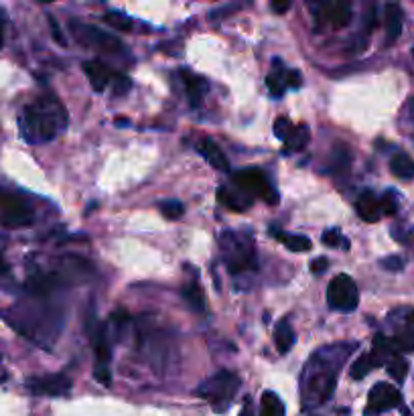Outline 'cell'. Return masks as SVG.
Masks as SVG:
<instances>
[{
	"label": "cell",
	"mask_w": 414,
	"mask_h": 416,
	"mask_svg": "<svg viewBox=\"0 0 414 416\" xmlns=\"http://www.w3.org/2000/svg\"><path fill=\"white\" fill-rule=\"evenodd\" d=\"M354 349H357V343H331L311 356L301 376L303 408L313 410L333 396L339 372Z\"/></svg>",
	"instance_id": "6da1fadb"
},
{
	"label": "cell",
	"mask_w": 414,
	"mask_h": 416,
	"mask_svg": "<svg viewBox=\"0 0 414 416\" xmlns=\"http://www.w3.org/2000/svg\"><path fill=\"white\" fill-rule=\"evenodd\" d=\"M67 126V114L61 102L53 96H41L29 104L20 114L22 139L43 144L53 140Z\"/></svg>",
	"instance_id": "7a4b0ae2"
},
{
	"label": "cell",
	"mask_w": 414,
	"mask_h": 416,
	"mask_svg": "<svg viewBox=\"0 0 414 416\" xmlns=\"http://www.w3.org/2000/svg\"><path fill=\"white\" fill-rule=\"evenodd\" d=\"M219 242H221V252H223L226 266L234 277L256 270V248H254V242L250 240L248 234H237L232 230H226L221 234Z\"/></svg>",
	"instance_id": "3957f363"
},
{
	"label": "cell",
	"mask_w": 414,
	"mask_h": 416,
	"mask_svg": "<svg viewBox=\"0 0 414 416\" xmlns=\"http://www.w3.org/2000/svg\"><path fill=\"white\" fill-rule=\"evenodd\" d=\"M237 388H240V377L228 370H221L199 384L198 396L214 404L217 412H221V410H228V406L232 404Z\"/></svg>",
	"instance_id": "277c9868"
},
{
	"label": "cell",
	"mask_w": 414,
	"mask_h": 416,
	"mask_svg": "<svg viewBox=\"0 0 414 416\" xmlns=\"http://www.w3.org/2000/svg\"><path fill=\"white\" fill-rule=\"evenodd\" d=\"M232 181H234V185H236L240 191H244L246 195H250L252 199H264L268 205H276V203H278V193H276V189L270 185L266 173L260 171V169H254V167H250V169H240V171H236V173L232 175Z\"/></svg>",
	"instance_id": "5b68a950"
},
{
	"label": "cell",
	"mask_w": 414,
	"mask_h": 416,
	"mask_svg": "<svg viewBox=\"0 0 414 416\" xmlns=\"http://www.w3.org/2000/svg\"><path fill=\"white\" fill-rule=\"evenodd\" d=\"M327 305L339 311V313H352L357 309L359 305V293H357V286L352 280V277L347 275H339L336 277L329 286H327Z\"/></svg>",
	"instance_id": "8992f818"
},
{
	"label": "cell",
	"mask_w": 414,
	"mask_h": 416,
	"mask_svg": "<svg viewBox=\"0 0 414 416\" xmlns=\"http://www.w3.org/2000/svg\"><path fill=\"white\" fill-rule=\"evenodd\" d=\"M69 29L74 33V37L83 47H92V49H99V51H122V41L110 33L99 31L98 27L85 25V22H69Z\"/></svg>",
	"instance_id": "52a82bcc"
},
{
	"label": "cell",
	"mask_w": 414,
	"mask_h": 416,
	"mask_svg": "<svg viewBox=\"0 0 414 416\" xmlns=\"http://www.w3.org/2000/svg\"><path fill=\"white\" fill-rule=\"evenodd\" d=\"M390 319H394V337L392 339V345H394L396 354H408L414 352V309L410 307H404V309H398L394 311Z\"/></svg>",
	"instance_id": "ba28073f"
},
{
	"label": "cell",
	"mask_w": 414,
	"mask_h": 416,
	"mask_svg": "<svg viewBox=\"0 0 414 416\" xmlns=\"http://www.w3.org/2000/svg\"><path fill=\"white\" fill-rule=\"evenodd\" d=\"M0 214H2V223L8 228H22L33 223V212L31 207L17 195L6 193L0 189Z\"/></svg>",
	"instance_id": "9c48e42d"
},
{
	"label": "cell",
	"mask_w": 414,
	"mask_h": 416,
	"mask_svg": "<svg viewBox=\"0 0 414 416\" xmlns=\"http://www.w3.org/2000/svg\"><path fill=\"white\" fill-rule=\"evenodd\" d=\"M400 402H402V394H400L398 388H394V386L388 384V382H378L374 388L370 390L368 406H366L364 415H382V412H386V410H392L396 406H400Z\"/></svg>",
	"instance_id": "30bf717a"
},
{
	"label": "cell",
	"mask_w": 414,
	"mask_h": 416,
	"mask_svg": "<svg viewBox=\"0 0 414 416\" xmlns=\"http://www.w3.org/2000/svg\"><path fill=\"white\" fill-rule=\"evenodd\" d=\"M27 390L35 396H67L71 390V380L65 374H49L27 380Z\"/></svg>",
	"instance_id": "8fae6325"
},
{
	"label": "cell",
	"mask_w": 414,
	"mask_h": 416,
	"mask_svg": "<svg viewBox=\"0 0 414 416\" xmlns=\"http://www.w3.org/2000/svg\"><path fill=\"white\" fill-rule=\"evenodd\" d=\"M311 11L317 20L331 25L333 29H345L352 22V6L350 2H321V4H311Z\"/></svg>",
	"instance_id": "7c38bea8"
},
{
	"label": "cell",
	"mask_w": 414,
	"mask_h": 416,
	"mask_svg": "<svg viewBox=\"0 0 414 416\" xmlns=\"http://www.w3.org/2000/svg\"><path fill=\"white\" fill-rule=\"evenodd\" d=\"M217 201L223 203V207H228V209H232V212H246V209H250L252 203H254V199L250 197V195H246V193L240 191V189H232V187H228V185L217 187Z\"/></svg>",
	"instance_id": "4fadbf2b"
},
{
	"label": "cell",
	"mask_w": 414,
	"mask_h": 416,
	"mask_svg": "<svg viewBox=\"0 0 414 416\" xmlns=\"http://www.w3.org/2000/svg\"><path fill=\"white\" fill-rule=\"evenodd\" d=\"M355 212H357L359 218L364 219V221H368V223H375V221H380V219L384 218L382 203H380V199L375 197L372 191H364L359 197L355 199Z\"/></svg>",
	"instance_id": "5bb4252c"
},
{
	"label": "cell",
	"mask_w": 414,
	"mask_h": 416,
	"mask_svg": "<svg viewBox=\"0 0 414 416\" xmlns=\"http://www.w3.org/2000/svg\"><path fill=\"white\" fill-rule=\"evenodd\" d=\"M181 78H183V83H185V90H187V98H189V104L193 108H199L201 102H203V96L207 94L209 90V83L205 78H201L198 74H191V71H181Z\"/></svg>",
	"instance_id": "9a60e30c"
},
{
	"label": "cell",
	"mask_w": 414,
	"mask_h": 416,
	"mask_svg": "<svg viewBox=\"0 0 414 416\" xmlns=\"http://www.w3.org/2000/svg\"><path fill=\"white\" fill-rule=\"evenodd\" d=\"M83 71H85V76H88V80L92 83V88L96 90V92H104L108 85H110V81H112V71L102 63V61L94 60V61H85L83 63Z\"/></svg>",
	"instance_id": "2e32d148"
},
{
	"label": "cell",
	"mask_w": 414,
	"mask_h": 416,
	"mask_svg": "<svg viewBox=\"0 0 414 416\" xmlns=\"http://www.w3.org/2000/svg\"><path fill=\"white\" fill-rule=\"evenodd\" d=\"M195 148H198L199 155L207 160L214 169H217V171H228L230 169L226 155L221 153V148L212 139H199Z\"/></svg>",
	"instance_id": "e0dca14e"
},
{
	"label": "cell",
	"mask_w": 414,
	"mask_h": 416,
	"mask_svg": "<svg viewBox=\"0 0 414 416\" xmlns=\"http://www.w3.org/2000/svg\"><path fill=\"white\" fill-rule=\"evenodd\" d=\"M384 25H386V45H392L398 41L404 27V13L398 4H386Z\"/></svg>",
	"instance_id": "ac0fdd59"
},
{
	"label": "cell",
	"mask_w": 414,
	"mask_h": 416,
	"mask_svg": "<svg viewBox=\"0 0 414 416\" xmlns=\"http://www.w3.org/2000/svg\"><path fill=\"white\" fill-rule=\"evenodd\" d=\"M295 341L296 333L295 329H293V325H291V321L289 319L278 321V325L275 327V343L278 354H289L295 347Z\"/></svg>",
	"instance_id": "d6986e66"
},
{
	"label": "cell",
	"mask_w": 414,
	"mask_h": 416,
	"mask_svg": "<svg viewBox=\"0 0 414 416\" xmlns=\"http://www.w3.org/2000/svg\"><path fill=\"white\" fill-rule=\"evenodd\" d=\"M270 236L280 240L287 246V250H291V252H309L313 248L311 240L307 236H301V234H282L276 228H270Z\"/></svg>",
	"instance_id": "ffe728a7"
},
{
	"label": "cell",
	"mask_w": 414,
	"mask_h": 416,
	"mask_svg": "<svg viewBox=\"0 0 414 416\" xmlns=\"http://www.w3.org/2000/svg\"><path fill=\"white\" fill-rule=\"evenodd\" d=\"M266 85H268V90L275 98H280L287 92V69L282 67L280 60H275L272 71L266 78Z\"/></svg>",
	"instance_id": "44dd1931"
},
{
	"label": "cell",
	"mask_w": 414,
	"mask_h": 416,
	"mask_svg": "<svg viewBox=\"0 0 414 416\" xmlns=\"http://www.w3.org/2000/svg\"><path fill=\"white\" fill-rule=\"evenodd\" d=\"M390 171H392V175L404 179V181L414 179V160L406 153H396L390 159Z\"/></svg>",
	"instance_id": "7402d4cb"
},
{
	"label": "cell",
	"mask_w": 414,
	"mask_h": 416,
	"mask_svg": "<svg viewBox=\"0 0 414 416\" xmlns=\"http://www.w3.org/2000/svg\"><path fill=\"white\" fill-rule=\"evenodd\" d=\"M287 410H284V404L282 400L278 398V394L266 390L262 398H260V416H284Z\"/></svg>",
	"instance_id": "603a6c76"
},
{
	"label": "cell",
	"mask_w": 414,
	"mask_h": 416,
	"mask_svg": "<svg viewBox=\"0 0 414 416\" xmlns=\"http://www.w3.org/2000/svg\"><path fill=\"white\" fill-rule=\"evenodd\" d=\"M181 295L187 300V305L193 309V311H203L205 309V295H203V289L199 286L198 280L193 282H187L183 289H181Z\"/></svg>",
	"instance_id": "cb8c5ba5"
},
{
	"label": "cell",
	"mask_w": 414,
	"mask_h": 416,
	"mask_svg": "<svg viewBox=\"0 0 414 416\" xmlns=\"http://www.w3.org/2000/svg\"><path fill=\"white\" fill-rule=\"evenodd\" d=\"M380 366H382L380 359H378L372 352H370V354H361V356L354 361V366H352V377H354V380H364L374 368H380Z\"/></svg>",
	"instance_id": "d4e9b609"
},
{
	"label": "cell",
	"mask_w": 414,
	"mask_h": 416,
	"mask_svg": "<svg viewBox=\"0 0 414 416\" xmlns=\"http://www.w3.org/2000/svg\"><path fill=\"white\" fill-rule=\"evenodd\" d=\"M309 140H311V130H309V126H307V124H301V126H296L295 132L289 137V140H287L284 144H287V151H289V153H295V151H303V148L309 144Z\"/></svg>",
	"instance_id": "484cf974"
},
{
	"label": "cell",
	"mask_w": 414,
	"mask_h": 416,
	"mask_svg": "<svg viewBox=\"0 0 414 416\" xmlns=\"http://www.w3.org/2000/svg\"><path fill=\"white\" fill-rule=\"evenodd\" d=\"M329 162H331V171L333 173H345L350 169V165H352V153L343 144H339V146L333 148Z\"/></svg>",
	"instance_id": "4316f807"
},
{
	"label": "cell",
	"mask_w": 414,
	"mask_h": 416,
	"mask_svg": "<svg viewBox=\"0 0 414 416\" xmlns=\"http://www.w3.org/2000/svg\"><path fill=\"white\" fill-rule=\"evenodd\" d=\"M104 22L106 25H110L114 31H120V33H130L132 31V27H134V22L132 19L128 17V15H124V13H108V15H104Z\"/></svg>",
	"instance_id": "83f0119b"
},
{
	"label": "cell",
	"mask_w": 414,
	"mask_h": 416,
	"mask_svg": "<svg viewBox=\"0 0 414 416\" xmlns=\"http://www.w3.org/2000/svg\"><path fill=\"white\" fill-rule=\"evenodd\" d=\"M388 374L394 377L398 384H402L406 380V374H408V361L404 359L402 356H394L388 363Z\"/></svg>",
	"instance_id": "f1b7e54d"
},
{
	"label": "cell",
	"mask_w": 414,
	"mask_h": 416,
	"mask_svg": "<svg viewBox=\"0 0 414 416\" xmlns=\"http://www.w3.org/2000/svg\"><path fill=\"white\" fill-rule=\"evenodd\" d=\"M158 209H160V214H163L167 219H179L181 216H183V212H185L183 203L177 201V199L160 201V203H158Z\"/></svg>",
	"instance_id": "f546056e"
},
{
	"label": "cell",
	"mask_w": 414,
	"mask_h": 416,
	"mask_svg": "<svg viewBox=\"0 0 414 416\" xmlns=\"http://www.w3.org/2000/svg\"><path fill=\"white\" fill-rule=\"evenodd\" d=\"M321 240H323V244L329 246V248H339V246H343V248L347 250V240L343 238V234H341L339 228H331V230L323 232Z\"/></svg>",
	"instance_id": "4dcf8cb0"
},
{
	"label": "cell",
	"mask_w": 414,
	"mask_h": 416,
	"mask_svg": "<svg viewBox=\"0 0 414 416\" xmlns=\"http://www.w3.org/2000/svg\"><path fill=\"white\" fill-rule=\"evenodd\" d=\"M295 132V124L291 122L289 118H284V116H280V118H276L275 122V134H276V139H280V140H289V137Z\"/></svg>",
	"instance_id": "1f68e13d"
},
{
	"label": "cell",
	"mask_w": 414,
	"mask_h": 416,
	"mask_svg": "<svg viewBox=\"0 0 414 416\" xmlns=\"http://www.w3.org/2000/svg\"><path fill=\"white\" fill-rule=\"evenodd\" d=\"M110 85H112V94H114V96H124V94H128V92H130L132 81L128 80L126 76H122V74H114V76H112V81H110Z\"/></svg>",
	"instance_id": "d6a6232c"
},
{
	"label": "cell",
	"mask_w": 414,
	"mask_h": 416,
	"mask_svg": "<svg viewBox=\"0 0 414 416\" xmlns=\"http://www.w3.org/2000/svg\"><path fill=\"white\" fill-rule=\"evenodd\" d=\"M382 203V214L384 216H394L398 212V197H396V191H388L384 193V197L380 199Z\"/></svg>",
	"instance_id": "836d02e7"
},
{
	"label": "cell",
	"mask_w": 414,
	"mask_h": 416,
	"mask_svg": "<svg viewBox=\"0 0 414 416\" xmlns=\"http://www.w3.org/2000/svg\"><path fill=\"white\" fill-rule=\"evenodd\" d=\"M382 268H386V270H390V272H400L402 268H404V258H400V256H388V258H384L382 262Z\"/></svg>",
	"instance_id": "e575fe53"
},
{
	"label": "cell",
	"mask_w": 414,
	"mask_h": 416,
	"mask_svg": "<svg viewBox=\"0 0 414 416\" xmlns=\"http://www.w3.org/2000/svg\"><path fill=\"white\" fill-rule=\"evenodd\" d=\"M94 376H96V380H98L102 386H112V376H110V370H108V368L96 366Z\"/></svg>",
	"instance_id": "d590c367"
},
{
	"label": "cell",
	"mask_w": 414,
	"mask_h": 416,
	"mask_svg": "<svg viewBox=\"0 0 414 416\" xmlns=\"http://www.w3.org/2000/svg\"><path fill=\"white\" fill-rule=\"evenodd\" d=\"M303 85V78H301V74L296 71V69H289L287 71V88H291V90H298Z\"/></svg>",
	"instance_id": "8d00e7d4"
},
{
	"label": "cell",
	"mask_w": 414,
	"mask_h": 416,
	"mask_svg": "<svg viewBox=\"0 0 414 416\" xmlns=\"http://www.w3.org/2000/svg\"><path fill=\"white\" fill-rule=\"evenodd\" d=\"M327 266H329V260L325 256H319L311 262V272H313V275H321V272L327 270Z\"/></svg>",
	"instance_id": "74e56055"
},
{
	"label": "cell",
	"mask_w": 414,
	"mask_h": 416,
	"mask_svg": "<svg viewBox=\"0 0 414 416\" xmlns=\"http://www.w3.org/2000/svg\"><path fill=\"white\" fill-rule=\"evenodd\" d=\"M49 25H51V31H53V39L57 41L60 45H67V41H65L63 33H61L60 27H57V20L53 19V17H49Z\"/></svg>",
	"instance_id": "f35d334b"
},
{
	"label": "cell",
	"mask_w": 414,
	"mask_h": 416,
	"mask_svg": "<svg viewBox=\"0 0 414 416\" xmlns=\"http://www.w3.org/2000/svg\"><path fill=\"white\" fill-rule=\"evenodd\" d=\"M270 8H272L275 13H278V15H282V13H287V11L291 8V2H289V0H287V2H272Z\"/></svg>",
	"instance_id": "ab89813d"
},
{
	"label": "cell",
	"mask_w": 414,
	"mask_h": 416,
	"mask_svg": "<svg viewBox=\"0 0 414 416\" xmlns=\"http://www.w3.org/2000/svg\"><path fill=\"white\" fill-rule=\"evenodd\" d=\"M2 45H4V19L0 15V49H2Z\"/></svg>",
	"instance_id": "60d3db41"
},
{
	"label": "cell",
	"mask_w": 414,
	"mask_h": 416,
	"mask_svg": "<svg viewBox=\"0 0 414 416\" xmlns=\"http://www.w3.org/2000/svg\"><path fill=\"white\" fill-rule=\"evenodd\" d=\"M408 110H410V118L414 120V98L408 102Z\"/></svg>",
	"instance_id": "b9f144b4"
},
{
	"label": "cell",
	"mask_w": 414,
	"mask_h": 416,
	"mask_svg": "<svg viewBox=\"0 0 414 416\" xmlns=\"http://www.w3.org/2000/svg\"><path fill=\"white\" fill-rule=\"evenodd\" d=\"M413 55H414V51H413Z\"/></svg>",
	"instance_id": "7bdbcfd3"
}]
</instances>
